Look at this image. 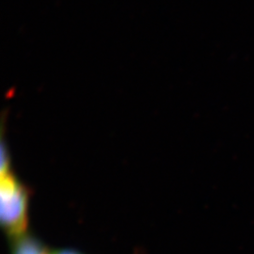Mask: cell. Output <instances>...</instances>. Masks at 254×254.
Instances as JSON below:
<instances>
[{"instance_id": "2", "label": "cell", "mask_w": 254, "mask_h": 254, "mask_svg": "<svg viewBox=\"0 0 254 254\" xmlns=\"http://www.w3.org/2000/svg\"><path fill=\"white\" fill-rule=\"evenodd\" d=\"M13 254H46L42 244L33 237L21 236L13 249Z\"/></svg>"}, {"instance_id": "3", "label": "cell", "mask_w": 254, "mask_h": 254, "mask_svg": "<svg viewBox=\"0 0 254 254\" xmlns=\"http://www.w3.org/2000/svg\"><path fill=\"white\" fill-rule=\"evenodd\" d=\"M78 254V253H75V252H73V251H69V250H65V251H60V252H57V253H54V254Z\"/></svg>"}, {"instance_id": "1", "label": "cell", "mask_w": 254, "mask_h": 254, "mask_svg": "<svg viewBox=\"0 0 254 254\" xmlns=\"http://www.w3.org/2000/svg\"><path fill=\"white\" fill-rule=\"evenodd\" d=\"M28 192L9 171L1 173L0 219L4 230L11 237L24 236L27 229Z\"/></svg>"}]
</instances>
